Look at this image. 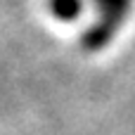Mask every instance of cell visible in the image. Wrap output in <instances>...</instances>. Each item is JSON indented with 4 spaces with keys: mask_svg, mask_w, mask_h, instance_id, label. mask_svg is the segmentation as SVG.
<instances>
[{
    "mask_svg": "<svg viewBox=\"0 0 135 135\" xmlns=\"http://www.w3.org/2000/svg\"><path fill=\"white\" fill-rule=\"evenodd\" d=\"M50 9H52V14L57 19L71 21L81 12V0H50Z\"/></svg>",
    "mask_w": 135,
    "mask_h": 135,
    "instance_id": "1",
    "label": "cell"
}]
</instances>
